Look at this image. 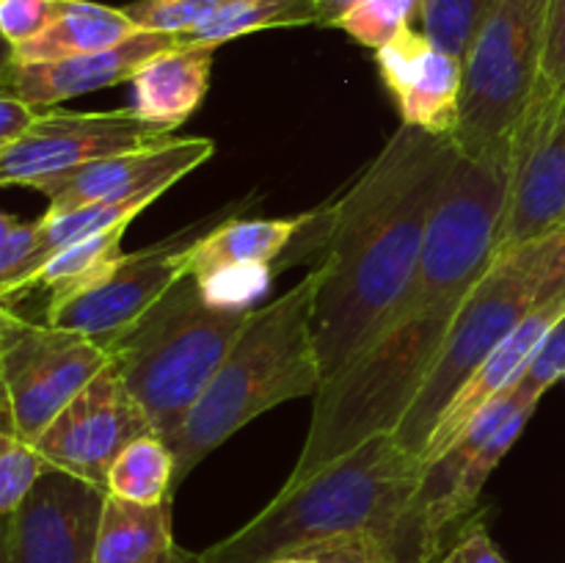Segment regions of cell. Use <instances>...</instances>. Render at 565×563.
Listing matches in <instances>:
<instances>
[{"instance_id": "6da1fadb", "label": "cell", "mask_w": 565, "mask_h": 563, "mask_svg": "<svg viewBox=\"0 0 565 563\" xmlns=\"http://www.w3.org/2000/svg\"><path fill=\"white\" fill-rule=\"evenodd\" d=\"M513 169L456 160L430 219L417 270L367 346L315 395L307 439L285 484H298L379 434H395L434 370L463 298L500 252Z\"/></svg>"}, {"instance_id": "7a4b0ae2", "label": "cell", "mask_w": 565, "mask_h": 563, "mask_svg": "<svg viewBox=\"0 0 565 563\" xmlns=\"http://www.w3.org/2000/svg\"><path fill=\"white\" fill-rule=\"evenodd\" d=\"M458 158L450 136L401 125L364 174L331 204L312 315L326 379L367 346L408 287Z\"/></svg>"}, {"instance_id": "3957f363", "label": "cell", "mask_w": 565, "mask_h": 563, "mask_svg": "<svg viewBox=\"0 0 565 563\" xmlns=\"http://www.w3.org/2000/svg\"><path fill=\"white\" fill-rule=\"evenodd\" d=\"M423 464L379 434L320 472L285 484L243 528L199 552V563H270L340 535H379L408 563H439L419 513Z\"/></svg>"}, {"instance_id": "277c9868", "label": "cell", "mask_w": 565, "mask_h": 563, "mask_svg": "<svg viewBox=\"0 0 565 563\" xmlns=\"http://www.w3.org/2000/svg\"><path fill=\"white\" fill-rule=\"evenodd\" d=\"M323 270L315 265L285 296L254 309L246 329L226 353L185 425L171 442L177 486L243 425L287 401L318 395L323 364L315 342L312 315Z\"/></svg>"}, {"instance_id": "5b68a950", "label": "cell", "mask_w": 565, "mask_h": 563, "mask_svg": "<svg viewBox=\"0 0 565 563\" xmlns=\"http://www.w3.org/2000/svg\"><path fill=\"white\" fill-rule=\"evenodd\" d=\"M565 287V226L494 254L458 309L445 348L395 439L423 464L441 417L480 364L516 331L530 312Z\"/></svg>"}, {"instance_id": "8992f818", "label": "cell", "mask_w": 565, "mask_h": 563, "mask_svg": "<svg viewBox=\"0 0 565 563\" xmlns=\"http://www.w3.org/2000/svg\"><path fill=\"white\" fill-rule=\"evenodd\" d=\"M252 312L204 301L196 276H182L125 337L108 348L154 434L174 442L199 397L213 384Z\"/></svg>"}, {"instance_id": "52a82bcc", "label": "cell", "mask_w": 565, "mask_h": 563, "mask_svg": "<svg viewBox=\"0 0 565 563\" xmlns=\"http://www.w3.org/2000/svg\"><path fill=\"white\" fill-rule=\"evenodd\" d=\"M550 0H491L463 61L458 152L502 160L516 174V152L533 110L546 44Z\"/></svg>"}, {"instance_id": "ba28073f", "label": "cell", "mask_w": 565, "mask_h": 563, "mask_svg": "<svg viewBox=\"0 0 565 563\" xmlns=\"http://www.w3.org/2000/svg\"><path fill=\"white\" fill-rule=\"evenodd\" d=\"M108 362V351L92 337L50 326L44 320L36 323L22 318V312H14L11 304H3V428H11L25 442H36Z\"/></svg>"}, {"instance_id": "9c48e42d", "label": "cell", "mask_w": 565, "mask_h": 563, "mask_svg": "<svg viewBox=\"0 0 565 563\" xmlns=\"http://www.w3.org/2000/svg\"><path fill=\"white\" fill-rule=\"evenodd\" d=\"M243 204L246 202L230 204L221 213H213V219L193 221L160 243L125 254L108 276L75 296L50 298L44 323L92 337L108 351L182 276H188L185 259L191 243Z\"/></svg>"}, {"instance_id": "30bf717a", "label": "cell", "mask_w": 565, "mask_h": 563, "mask_svg": "<svg viewBox=\"0 0 565 563\" xmlns=\"http://www.w3.org/2000/svg\"><path fill=\"white\" fill-rule=\"evenodd\" d=\"M171 138L174 132L138 119L130 108L110 114L47 110L25 138L0 149V182L36 188L97 160L158 147Z\"/></svg>"}, {"instance_id": "8fae6325", "label": "cell", "mask_w": 565, "mask_h": 563, "mask_svg": "<svg viewBox=\"0 0 565 563\" xmlns=\"http://www.w3.org/2000/svg\"><path fill=\"white\" fill-rule=\"evenodd\" d=\"M147 434H154L147 412L108 362L33 445L53 469L105 491L119 453Z\"/></svg>"}, {"instance_id": "7c38bea8", "label": "cell", "mask_w": 565, "mask_h": 563, "mask_svg": "<svg viewBox=\"0 0 565 563\" xmlns=\"http://www.w3.org/2000/svg\"><path fill=\"white\" fill-rule=\"evenodd\" d=\"M105 491L50 467L25 502L3 517L0 563H94Z\"/></svg>"}, {"instance_id": "4fadbf2b", "label": "cell", "mask_w": 565, "mask_h": 563, "mask_svg": "<svg viewBox=\"0 0 565 563\" xmlns=\"http://www.w3.org/2000/svg\"><path fill=\"white\" fill-rule=\"evenodd\" d=\"M215 152L210 138L174 136L158 147L136 149V152L114 155L97 160L72 174L39 182L36 191L47 196L44 213L58 215L88 202L103 199H130L141 193H166L174 182L207 163Z\"/></svg>"}, {"instance_id": "5bb4252c", "label": "cell", "mask_w": 565, "mask_h": 563, "mask_svg": "<svg viewBox=\"0 0 565 563\" xmlns=\"http://www.w3.org/2000/svg\"><path fill=\"white\" fill-rule=\"evenodd\" d=\"M375 66L401 110L403 125L452 138L461 114V59L441 50L417 28H406L375 50Z\"/></svg>"}, {"instance_id": "9a60e30c", "label": "cell", "mask_w": 565, "mask_h": 563, "mask_svg": "<svg viewBox=\"0 0 565 563\" xmlns=\"http://www.w3.org/2000/svg\"><path fill=\"white\" fill-rule=\"evenodd\" d=\"M180 44L177 33L138 31L114 47L97 53L75 55V59L50 61V64H3V92L36 105H58L81 94L130 83L132 75L163 50Z\"/></svg>"}, {"instance_id": "2e32d148", "label": "cell", "mask_w": 565, "mask_h": 563, "mask_svg": "<svg viewBox=\"0 0 565 563\" xmlns=\"http://www.w3.org/2000/svg\"><path fill=\"white\" fill-rule=\"evenodd\" d=\"M563 315L565 287L557 290L550 301L541 304L535 312H530L527 318L516 326V331H513V334L508 337L483 364H480L478 373L461 386L456 401L450 403V408H447L445 417H441L434 439H430L428 453L423 456V467L434 461V458H439L486 406H491L497 397L511 395V392L516 390L519 379H522L524 368L530 364L533 353L539 351L544 337L550 334V329L563 318Z\"/></svg>"}, {"instance_id": "e0dca14e", "label": "cell", "mask_w": 565, "mask_h": 563, "mask_svg": "<svg viewBox=\"0 0 565 563\" xmlns=\"http://www.w3.org/2000/svg\"><path fill=\"white\" fill-rule=\"evenodd\" d=\"M565 226V114L513 174L500 252Z\"/></svg>"}, {"instance_id": "ac0fdd59", "label": "cell", "mask_w": 565, "mask_h": 563, "mask_svg": "<svg viewBox=\"0 0 565 563\" xmlns=\"http://www.w3.org/2000/svg\"><path fill=\"white\" fill-rule=\"evenodd\" d=\"M215 47L163 50L132 75L130 110L143 121L174 132L204 103L213 75Z\"/></svg>"}, {"instance_id": "d6986e66", "label": "cell", "mask_w": 565, "mask_h": 563, "mask_svg": "<svg viewBox=\"0 0 565 563\" xmlns=\"http://www.w3.org/2000/svg\"><path fill=\"white\" fill-rule=\"evenodd\" d=\"M318 213H301L296 219H241L226 215L196 237L188 248L185 268L191 276H204L226 265H274L285 248L301 235Z\"/></svg>"}, {"instance_id": "ffe728a7", "label": "cell", "mask_w": 565, "mask_h": 563, "mask_svg": "<svg viewBox=\"0 0 565 563\" xmlns=\"http://www.w3.org/2000/svg\"><path fill=\"white\" fill-rule=\"evenodd\" d=\"M141 28L130 20L125 9L92 3V0H66V9L53 25L31 42L9 47L6 61L11 64H50V61L75 59L97 53L125 42Z\"/></svg>"}, {"instance_id": "44dd1931", "label": "cell", "mask_w": 565, "mask_h": 563, "mask_svg": "<svg viewBox=\"0 0 565 563\" xmlns=\"http://www.w3.org/2000/svg\"><path fill=\"white\" fill-rule=\"evenodd\" d=\"M174 544L171 500L143 506L105 491L94 563H154Z\"/></svg>"}, {"instance_id": "7402d4cb", "label": "cell", "mask_w": 565, "mask_h": 563, "mask_svg": "<svg viewBox=\"0 0 565 563\" xmlns=\"http://www.w3.org/2000/svg\"><path fill=\"white\" fill-rule=\"evenodd\" d=\"M516 397H519V403H516V408H513L511 417H508L505 423L494 431V436H491V439L486 442L478 453H475L472 461H469L467 467H463V472L458 475V480H456V486L450 489V495H447L439 506H434L428 513H425V533H428L430 546H434L439 555H441V546H445L447 533H450L452 528H458V524H461L463 519L475 511L486 480L491 478V472L497 469V464L508 456V450L516 445V439L522 436L524 425L530 423V417H533L535 408H539V401H535V397L522 395L519 390H516Z\"/></svg>"}, {"instance_id": "603a6c76", "label": "cell", "mask_w": 565, "mask_h": 563, "mask_svg": "<svg viewBox=\"0 0 565 563\" xmlns=\"http://www.w3.org/2000/svg\"><path fill=\"white\" fill-rule=\"evenodd\" d=\"M127 226H116V230L97 232L92 237L70 243V246L58 248L50 254L25 282H22L17 296H25L31 290H44L47 287L50 298H70L75 293L86 290V287L97 285L103 276H108L116 268L125 254H121V237H125Z\"/></svg>"}, {"instance_id": "cb8c5ba5", "label": "cell", "mask_w": 565, "mask_h": 563, "mask_svg": "<svg viewBox=\"0 0 565 563\" xmlns=\"http://www.w3.org/2000/svg\"><path fill=\"white\" fill-rule=\"evenodd\" d=\"M298 25H318L312 0H230L207 22L177 39L185 47H221L246 33Z\"/></svg>"}, {"instance_id": "d4e9b609", "label": "cell", "mask_w": 565, "mask_h": 563, "mask_svg": "<svg viewBox=\"0 0 565 563\" xmlns=\"http://www.w3.org/2000/svg\"><path fill=\"white\" fill-rule=\"evenodd\" d=\"M105 491L143 506L171 500L177 491L174 447L160 434L138 436L114 461Z\"/></svg>"}, {"instance_id": "484cf974", "label": "cell", "mask_w": 565, "mask_h": 563, "mask_svg": "<svg viewBox=\"0 0 565 563\" xmlns=\"http://www.w3.org/2000/svg\"><path fill=\"white\" fill-rule=\"evenodd\" d=\"M565 103V0H550V17H546V44L544 61H541L539 88H535L533 110H530L527 127H524L522 144L516 152V171L530 158L535 147L550 136L557 125Z\"/></svg>"}, {"instance_id": "4316f807", "label": "cell", "mask_w": 565, "mask_h": 563, "mask_svg": "<svg viewBox=\"0 0 565 563\" xmlns=\"http://www.w3.org/2000/svg\"><path fill=\"white\" fill-rule=\"evenodd\" d=\"M491 0H417L419 31L456 59L467 61Z\"/></svg>"}, {"instance_id": "83f0119b", "label": "cell", "mask_w": 565, "mask_h": 563, "mask_svg": "<svg viewBox=\"0 0 565 563\" xmlns=\"http://www.w3.org/2000/svg\"><path fill=\"white\" fill-rule=\"evenodd\" d=\"M274 274V265L265 263L226 265V268L196 276V282L210 307L226 309V312H254L259 309L257 304L268 296Z\"/></svg>"}, {"instance_id": "f1b7e54d", "label": "cell", "mask_w": 565, "mask_h": 563, "mask_svg": "<svg viewBox=\"0 0 565 563\" xmlns=\"http://www.w3.org/2000/svg\"><path fill=\"white\" fill-rule=\"evenodd\" d=\"M50 464L33 442L0 428V517H11L31 497Z\"/></svg>"}, {"instance_id": "f546056e", "label": "cell", "mask_w": 565, "mask_h": 563, "mask_svg": "<svg viewBox=\"0 0 565 563\" xmlns=\"http://www.w3.org/2000/svg\"><path fill=\"white\" fill-rule=\"evenodd\" d=\"M414 17H417V0H359L337 22V28L345 31L353 42L381 50L406 28H412Z\"/></svg>"}, {"instance_id": "4dcf8cb0", "label": "cell", "mask_w": 565, "mask_h": 563, "mask_svg": "<svg viewBox=\"0 0 565 563\" xmlns=\"http://www.w3.org/2000/svg\"><path fill=\"white\" fill-rule=\"evenodd\" d=\"M270 563H408L397 546L379 535H340L285 552Z\"/></svg>"}, {"instance_id": "1f68e13d", "label": "cell", "mask_w": 565, "mask_h": 563, "mask_svg": "<svg viewBox=\"0 0 565 563\" xmlns=\"http://www.w3.org/2000/svg\"><path fill=\"white\" fill-rule=\"evenodd\" d=\"M39 224L0 213V298L11 301L36 265Z\"/></svg>"}, {"instance_id": "d6a6232c", "label": "cell", "mask_w": 565, "mask_h": 563, "mask_svg": "<svg viewBox=\"0 0 565 563\" xmlns=\"http://www.w3.org/2000/svg\"><path fill=\"white\" fill-rule=\"evenodd\" d=\"M230 0H136L125 6L130 20L141 31H160V33H188L196 25L207 22L210 17Z\"/></svg>"}, {"instance_id": "836d02e7", "label": "cell", "mask_w": 565, "mask_h": 563, "mask_svg": "<svg viewBox=\"0 0 565 563\" xmlns=\"http://www.w3.org/2000/svg\"><path fill=\"white\" fill-rule=\"evenodd\" d=\"M66 9V0H0V31L9 47L47 31Z\"/></svg>"}, {"instance_id": "e575fe53", "label": "cell", "mask_w": 565, "mask_h": 563, "mask_svg": "<svg viewBox=\"0 0 565 563\" xmlns=\"http://www.w3.org/2000/svg\"><path fill=\"white\" fill-rule=\"evenodd\" d=\"M557 381H565V315L552 326L550 334L539 346V351L533 353L530 364L524 368L522 379H519L516 390L522 395L541 401L544 392L550 386H555Z\"/></svg>"}, {"instance_id": "d590c367", "label": "cell", "mask_w": 565, "mask_h": 563, "mask_svg": "<svg viewBox=\"0 0 565 563\" xmlns=\"http://www.w3.org/2000/svg\"><path fill=\"white\" fill-rule=\"evenodd\" d=\"M439 563H508L505 555L497 550L491 535L483 528H469L467 533L458 535L456 544L441 555Z\"/></svg>"}, {"instance_id": "8d00e7d4", "label": "cell", "mask_w": 565, "mask_h": 563, "mask_svg": "<svg viewBox=\"0 0 565 563\" xmlns=\"http://www.w3.org/2000/svg\"><path fill=\"white\" fill-rule=\"evenodd\" d=\"M42 114H36L31 103L14 97V94H0V149L11 147L20 138H25L31 132V127L36 125V119Z\"/></svg>"}, {"instance_id": "74e56055", "label": "cell", "mask_w": 565, "mask_h": 563, "mask_svg": "<svg viewBox=\"0 0 565 563\" xmlns=\"http://www.w3.org/2000/svg\"><path fill=\"white\" fill-rule=\"evenodd\" d=\"M359 0H312L315 14H318V25L337 28V22L356 6Z\"/></svg>"}, {"instance_id": "f35d334b", "label": "cell", "mask_w": 565, "mask_h": 563, "mask_svg": "<svg viewBox=\"0 0 565 563\" xmlns=\"http://www.w3.org/2000/svg\"><path fill=\"white\" fill-rule=\"evenodd\" d=\"M154 563H199V552H188L185 546L174 544L163 557H158Z\"/></svg>"}, {"instance_id": "ab89813d", "label": "cell", "mask_w": 565, "mask_h": 563, "mask_svg": "<svg viewBox=\"0 0 565 563\" xmlns=\"http://www.w3.org/2000/svg\"><path fill=\"white\" fill-rule=\"evenodd\" d=\"M563 114H565V103H563ZM563 114H561V116H563Z\"/></svg>"}]
</instances>
